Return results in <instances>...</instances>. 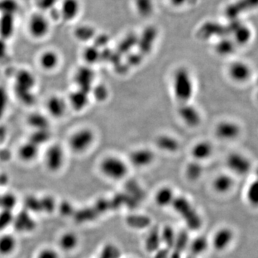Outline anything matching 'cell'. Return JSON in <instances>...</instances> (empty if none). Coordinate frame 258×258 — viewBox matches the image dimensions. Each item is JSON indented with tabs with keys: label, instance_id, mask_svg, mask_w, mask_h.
<instances>
[{
	"label": "cell",
	"instance_id": "obj_1",
	"mask_svg": "<svg viewBox=\"0 0 258 258\" xmlns=\"http://www.w3.org/2000/svg\"><path fill=\"white\" fill-rule=\"evenodd\" d=\"M172 92L180 104L190 102L195 92L192 74L185 68L176 69L172 76Z\"/></svg>",
	"mask_w": 258,
	"mask_h": 258
},
{
	"label": "cell",
	"instance_id": "obj_2",
	"mask_svg": "<svg viewBox=\"0 0 258 258\" xmlns=\"http://www.w3.org/2000/svg\"><path fill=\"white\" fill-rule=\"evenodd\" d=\"M128 161L116 155H108L102 158L98 168L104 178L113 182H119L126 178L129 172Z\"/></svg>",
	"mask_w": 258,
	"mask_h": 258
},
{
	"label": "cell",
	"instance_id": "obj_3",
	"mask_svg": "<svg viewBox=\"0 0 258 258\" xmlns=\"http://www.w3.org/2000/svg\"><path fill=\"white\" fill-rule=\"evenodd\" d=\"M96 140L95 132L90 127L76 130L68 138L69 148L76 154H84L92 148Z\"/></svg>",
	"mask_w": 258,
	"mask_h": 258
},
{
	"label": "cell",
	"instance_id": "obj_4",
	"mask_svg": "<svg viewBox=\"0 0 258 258\" xmlns=\"http://www.w3.org/2000/svg\"><path fill=\"white\" fill-rule=\"evenodd\" d=\"M236 240L234 230L229 226H222L214 232L210 240V246L216 252L223 253L230 249Z\"/></svg>",
	"mask_w": 258,
	"mask_h": 258
},
{
	"label": "cell",
	"instance_id": "obj_5",
	"mask_svg": "<svg viewBox=\"0 0 258 258\" xmlns=\"http://www.w3.org/2000/svg\"><path fill=\"white\" fill-rule=\"evenodd\" d=\"M28 30L30 36L36 40L47 37L50 30V20L44 13H34L28 20Z\"/></svg>",
	"mask_w": 258,
	"mask_h": 258
},
{
	"label": "cell",
	"instance_id": "obj_6",
	"mask_svg": "<svg viewBox=\"0 0 258 258\" xmlns=\"http://www.w3.org/2000/svg\"><path fill=\"white\" fill-rule=\"evenodd\" d=\"M214 133L218 140L222 142H232L240 136L242 127L236 120L224 119L216 124Z\"/></svg>",
	"mask_w": 258,
	"mask_h": 258
},
{
	"label": "cell",
	"instance_id": "obj_7",
	"mask_svg": "<svg viewBox=\"0 0 258 258\" xmlns=\"http://www.w3.org/2000/svg\"><path fill=\"white\" fill-rule=\"evenodd\" d=\"M226 165L229 173L236 176H246L252 170V162L246 155L233 152L226 158Z\"/></svg>",
	"mask_w": 258,
	"mask_h": 258
},
{
	"label": "cell",
	"instance_id": "obj_8",
	"mask_svg": "<svg viewBox=\"0 0 258 258\" xmlns=\"http://www.w3.org/2000/svg\"><path fill=\"white\" fill-rule=\"evenodd\" d=\"M66 153L62 146L54 144L46 150L44 154V164L48 171L59 172L64 166Z\"/></svg>",
	"mask_w": 258,
	"mask_h": 258
},
{
	"label": "cell",
	"instance_id": "obj_9",
	"mask_svg": "<svg viewBox=\"0 0 258 258\" xmlns=\"http://www.w3.org/2000/svg\"><path fill=\"white\" fill-rule=\"evenodd\" d=\"M226 72L230 79L238 84L248 82L252 76L250 64L243 60H234L230 62L226 69Z\"/></svg>",
	"mask_w": 258,
	"mask_h": 258
},
{
	"label": "cell",
	"instance_id": "obj_10",
	"mask_svg": "<svg viewBox=\"0 0 258 258\" xmlns=\"http://www.w3.org/2000/svg\"><path fill=\"white\" fill-rule=\"evenodd\" d=\"M178 116L188 128L199 126L202 120L201 112L190 102L180 104L178 108Z\"/></svg>",
	"mask_w": 258,
	"mask_h": 258
},
{
	"label": "cell",
	"instance_id": "obj_11",
	"mask_svg": "<svg viewBox=\"0 0 258 258\" xmlns=\"http://www.w3.org/2000/svg\"><path fill=\"white\" fill-rule=\"evenodd\" d=\"M154 152L146 147L136 148L129 154L128 162L129 165L138 168L150 166L155 161Z\"/></svg>",
	"mask_w": 258,
	"mask_h": 258
},
{
	"label": "cell",
	"instance_id": "obj_12",
	"mask_svg": "<svg viewBox=\"0 0 258 258\" xmlns=\"http://www.w3.org/2000/svg\"><path fill=\"white\" fill-rule=\"evenodd\" d=\"M236 186V180L231 174L222 173L216 175L212 182V188L219 195H226Z\"/></svg>",
	"mask_w": 258,
	"mask_h": 258
},
{
	"label": "cell",
	"instance_id": "obj_13",
	"mask_svg": "<svg viewBox=\"0 0 258 258\" xmlns=\"http://www.w3.org/2000/svg\"><path fill=\"white\" fill-rule=\"evenodd\" d=\"M68 104L64 98L59 96H51L46 102L48 113L54 118H61L64 116Z\"/></svg>",
	"mask_w": 258,
	"mask_h": 258
},
{
	"label": "cell",
	"instance_id": "obj_14",
	"mask_svg": "<svg viewBox=\"0 0 258 258\" xmlns=\"http://www.w3.org/2000/svg\"><path fill=\"white\" fill-rule=\"evenodd\" d=\"M213 152L214 146L212 144L209 140H202L193 145L190 150V154L194 161L202 162L212 156Z\"/></svg>",
	"mask_w": 258,
	"mask_h": 258
},
{
	"label": "cell",
	"instance_id": "obj_15",
	"mask_svg": "<svg viewBox=\"0 0 258 258\" xmlns=\"http://www.w3.org/2000/svg\"><path fill=\"white\" fill-rule=\"evenodd\" d=\"M60 19L66 22L76 20L80 12L79 0H62L58 8Z\"/></svg>",
	"mask_w": 258,
	"mask_h": 258
},
{
	"label": "cell",
	"instance_id": "obj_16",
	"mask_svg": "<svg viewBox=\"0 0 258 258\" xmlns=\"http://www.w3.org/2000/svg\"><path fill=\"white\" fill-rule=\"evenodd\" d=\"M94 78V72L89 67L80 68L74 75V81L78 88L88 92L92 90Z\"/></svg>",
	"mask_w": 258,
	"mask_h": 258
},
{
	"label": "cell",
	"instance_id": "obj_17",
	"mask_svg": "<svg viewBox=\"0 0 258 258\" xmlns=\"http://www.w3.org/2000/svg\"><path fill=\"white\" fill-rule=\"evenodd\" d=\"M26 206L32 211L50 212L54 209L56 202L51 196H46L40 200L30 196L26 200Z\"/></svg>",
	"mask_w": 258,
	"mask_h": 258
},
{
	"label": "cell",
	"instance_id": "obj_18",
	"mask_svg": "<svg viewBox=\"0 0 258 258\" xmlns=\"http://www.w3.org/2000/svg\"><path fill=\"white\" fill-rule=\"evenodd\" d=\"M60 61L59 54L54 50H47L40 56L38 64L43 70L47 72L54 71L58 67Z\"/></svg>",
	"mask_w": 258,
	"mask_h": 258
},
{
	"label": "cell",
	"instance_id": "obj_19",
	"mask_svg": "<svg viewBox=\"0 0 258 258\" xmlns=\"http://www.w3.org/2000/svg\"><path fill=\"white\" fill-rule=\"evenodd\" d=\"M155 144L158 150L167 153H174L180 150V147L178 138L166 134L158 136L155 140Z\"/></svg>",
	"mask_w": 258,
	"mask_h": 258
},
{
	"label": "cell",
	"instance_id": "obj_20",
	"mask_svg": "<svg viewBox=\"0 0 258 258\" xmlns=\"http://www.w3.org/2000/svg\"><path fill=\"white\" fill-rule=\"evenodd\" d=\"M88 92L78 88L69 95L68 104L76 112H81L87 106L89 102Z\"/></svg>",
	"mask_w": 258,
	"mask_h": 258
},
{
	"label": "cell",
	"instance_id": "obj_21",
	"mask_svg": "<svg viewBox=\"0 0 258 258\" xmlns=\"http://www.w3.org/2000/svg\"><path fill=\"white\" fill-rule=\"evenodd\" d=\"M39 154V146L30 140L24 142L20 146L18 154L21 161L31 162L34 161Z\"/></svg>",
	"mask_w": 258,
	"mask_h": 258
},
{
	"label": "cell",
	"instance_id": "obj_22",
	"mask_svg": "<svg viewBox=\"0 0 258 258\" xmlns=\"http://www.w3.org/2000/svg\"><path fill=\"white\" fill-rule=\"evenodd\" d=\"M175 193L170 186H162L156 192L154 201L160 208H167L173 204L175 200Z\"/></svg>",
	"mask_w": 258,
	"mask_h": 258
},
{
	"label": "cell",
	"instance_id": "obj_23",
	"mask_svg": "<svg viewBox=\"0 0 258 258\" xmlns=\"http://www.w3.org/2000/svg\"><path fill=\"white\" fill-rule=\"evenodd\" d=\"M14 31V16H2L0 18V38L6 40Z\"/></svg>",
	"mask_w": 258,
	"mask_h": 258
},
{
	"label": "cell",
	"instance_id": "obj_24",
	"mask_svg": "<svg viewBox=\"0 0 258 258\" xmlns=\"http://www.w3.org/2000/svg\"><path fill=\"white\" fill-rule=\"evenodd\" d=\"M185 176L190 181L194 182L201 178L203 174V166L202 162L192 161L188 162L184 168Z\"/></svg>",
	"mask_w": 258,
	"mask_h": 258
},
{
	"label": "cell",
	"instance_id": "obj_25",
	"mask_svg": "<svg viewBox=\"0 0 258 258\" xmlns=\"http://www.w3.org/2000/svg\"><path fill=\"white\" fill-rule=\"evenodd\" d=\"M244 198L250 206L253 208H258V178H254L248 185Z\"/></svg>",
	"mask_w": 258,
	"mask_h": 258
},
{
	"label": "cell",
	"instance_id": "obj_26",
	"mask_svg": "<svg viewBox=\"0 0 258 258\" xmlns=\"http://www.w3.org/2000/svg\"><path fill=\"white\" fill-rule=\"evenodd\" d=\"M252 39V30L248 26H241L238 28L236 34H234V42L236 44L246 46L251 42Z\"/></svg>",
	"mask_w": 258,
	"mask_h": 258
},
{
	"label": "cell",
	"instance_id": "obj_27",
	"mask_svg": "<svg viewBox=\"0 0 258 258\" xmlns=\"http://www.w3.org/2000/svg\"><path fill=\"white\" fill-rule=\"evenodd\" d=\"M28 123L30 126L36 130L48 128V122L46 116L40 114H32L28 116Z\"/></svg>",
	"mask_w": 258,
	"mask_h": 258
},
{
	"label": "cell",
	"instance_id": "obj_28",
	"mask_svg": "<svg viewBox=\"0 0 258 258\" xmlns=\"http://www.w3.org/2000/svg\"><path fill=\"white\" fill-rule=\"evenodd\" d=\"M16 230L29 231L34 229V222L26 212L18 215L14 222Z\"/></svg>",
	"mask_w": 258,
	"mask_h": 258
},
{
	"label": "cell",
	"instance_id": "obj_29",
	"mask_svg": "<svg viewBox=\"0 0 258 258\" xmlns=\"http://www.w3.org/2000/svg\"><path fill=\"white\" fill-rule=\"evenodd\" d=\"M19 10L18 0H0V13L2 16H16Z\"/></svg>",
	"mask_w": 258,
	"mask_h": 258
},
{
	"label": "cell",
	"instance_id": "obj_30",
	"mask_svg": "<svg viewBox=\"0 0 258 258\" xmlns=\"http://www.w3.org/2000/svg\"><path fill=\"white\" fill-rule=\"evenodd\" d=\"M16 82H18V86L20 88L21 90L28 89L30 90L34 84V78L32 74H30L28 71L23 70L18 75Z\"/></svg>",
	"mask_w": 258,
	"mask_h": 258
},
{
	"label": "cell",
	"instance_id": "obj_31",
	"mask_svg": "<svg viewBox=\"0 0 258 258\" xmlns=\"http://www.w3.org/2000/svg\"><path fill=\"white\" fill-rule=\"evenodd\" d=\"M16 241L12 236H4L0 238V253L3 254H10L14 250Z\"/></svg>",
	"mask_w": 258,
	"mask_h": 258
},
{
	"label": "cell",
	"instance_id": "obj_32",
	"mask_svg": "<svg viewBox=\"0 0 258 258\" xmlns=\"http://www.w3.org/2000/svg\"><path fill=\"white\" fill-rule=\"evenodd\" d=\"M78 244V238L76 234L68 232L64 234L60 240V244L62 249L70 250L76 248Z\"/></svg>",
	"mask_w": 258,
	"mask_h": 258
},
{
	"label": "cell",
	"instance_id": "obj_33",
	"mask_svg": "<svg viewBox=\"0 0 258 258\" xmlns=\"http://www.w3.org/2000/svg\"><path fill=\"white\" fill-rule=\"evenodd\" d=\"M50 138V132L48 129H42V130H34V133L31 136L30 142L36 144L38 146L42 144L44 142H47Z\"/></svg>",
	"mask_w": 258,
	"mask_h": 258
},
{
	"label": "cell",
	"instance_id": "obj_34",
	"mask_svg": "<svg viewBox=\"0 0 258 258\" xmlns=\"http://www.w3.org/2000/svg\"><path fill=\"white\" fill-rule=\"evenodd\" d=\"M232 43H236L234 41L224 40L222 42L220 43L216 46V51L218 54H222V56H228L234 52V49L236 46H232Z\"/></svg>",
	"mask_w": 258,
	"mask_h": 258
},
{
	"label": "cell",
	"instance_id": "obj_35",
	"mask_svg": "<svg viewBox=\"0 0 258 258\" xmlns=\"http://www.w3.org/2000/svg\"><path fill=\"white\" fill-rule=\"evenodd\" d=\"M59 0H37V6L41 12H49L58 4Z\"/></svg>",
	"mask_w": 258,
	"mask_h": 258
},
{
	"label": "cell",
	"instance_id": "obj_36",
	"mask_svg": "<svg viewBox=\"0 0 258 258\" xmlns=\"http://www.w3.org/2000/svg\"><path fill=\"white\" fill-rule=\"evenodd\" d=\"M82 58L85 60L86 64H92L98 59V52L92 47L86 48L82 52Z\"/></svg>",
	"mask_w": 258,
	"mask_h": 258
},
{
	"label": "cell",
	"instance_id": "obj_37",
	"mask_svg": "<svg viewBox=\"0 0 258 258\" xmlns=\"http://www.w3.org/2000/svg\"><path fill=\"white\" fill-rule=\"evenodd\" d=\"M16 203V199L12 194H4V196H0V206L4 208V210H12L14 208Z\"/></svg>",
	"mask_w": 258,
	"mask_h": 258
},
{
	"label": "cell",
	"instance_id": "obj_38",
	"mask_svg": "<svg viewBox=\"0 0 258 258\" xmlns=\"http://www.w3.org/2000/svg\"><path fill=\"white\" fill-rule=\"evenodd\" d=\"M90 92L94 94V98L99 102L105 100L108 97V95L106 87L104 86H98L94 88H92Z\"/></svg>",
	"mask_w": 258,
	"mask_h": 258
},
{
	"label": "cell",
	"instance_id": "obj_39",
	"mask_svg": "<svg viewBox=\"0 0 258 258\" xmlns=\"http://www.w3.org/2000/svg\"><path fill=\"white\" fill-rule=\"evenodd\" d=\"M92 30L87 27H80L76 30L75 36L80 41H86L92 37Z\"/></svg>",
	"mask_w": 258,
	"mask_h": 258
},
{
	"label": "cell",
	"instance_id": "obj_40",
	"mask_svg": "<svg viewBox=\"0 0 258 258\" xmlns=\"http://www.w3.org/2000/svg\"><path fill=\"white\" fill-rule=\"evenodd\" d=\"M12 220V215L10 210H4L0 214V229L6 228Z\"/></svg>",
	"mask_w": 258,
	"mask_h": 258
},
{
	"label": "cell",
	"instance_id": "obj_41",
	"mask_svg": "<svg viewBox=\"0 0 258 258\" xmlns=\"http://www.w3.org/2000/svg\"><path fill=\"white\" fill-rule=\"evenodd\" d=\"M192 249L194 253H198V254L200 252L202 253L204 250L206 249V241L203 239H201V240H199L195 241L194 242Z\"/></svg>",
	"mask_w": 258,
	"mask_h": 258
},
{
	"label": "cell",
	"instance_id": "obj_42",
	"mask_svg": "<svg viewBox=\"0 0 258 258\" xmlns=\"http://www.w3.org/2000/svg\"><path fill=\"white\" fill-rule=\"evenodd\" d=\"M60 211L64 215H72L74 214L75 210L74 209L70 203L64 202L60 206Z\"/></svg>",
	"mask_w": 258,
	"mask_h": 258
},
{
	"label": "cell",
	"instance_id": "obj_43",
	"mask_svg": "<svg viewBox=\"0 0 258 258\" xmlns=\"http://www.w3.org/2000/svg\"><path fill=\"white\" fill-rule=\"evenodd\" d=\"M38 258H59L58 254L51 250H44L39 254Z\"/></svg>",
	"mask_w": 258,
	"mask_h": 258
},
{
	"label": "cell",
	"instance_id": "obj_44",
	"mask_svg": "<svg viewBox=\"0 0 258 258\" xmlns=\"http://www.w3.org/2000/svg\"><path fill=\"white\" fill-rule=\"evenodd\" d=\"M6 52H8V47H6V40L0 38V60L6 57Z\"/></svg>",
	"mask_w": 258,
	"mask_h": 258
},
{
	"label": "cell",
	"instance_id": "obj_45",
	"mask_svg": "<svg viewBox=\"0 0 258 258\" xmlns=\"http://www.w3.org/2000/svg\"><path fill=\"white\" fill-rule=\"evenodd\" d=\"M258 178V168H257V170H256V178Z\"/></svg>",
	"mask_w": 258,
	"mask_h": 258
},
{
	"label": "cell",
	"instance_id": "obj_46",
	"mask_svg": "<svg viewBox=\"0 0 258 258\" xmlns=\"http://www.w3.org/2000/svg\"></svg>",
	"mask_w": 258,
	"mask_h": 258
},
{
	"label": "cell",
	"instance_id": "obj_47",
	"mask_svg": "<svg viewBox=\"0 0 258 258\" xmlns=\"http://www.w3.org/2000/svg\"></svg>",
	"mask_w": 258,
	"mask_h": 258
}]
</instances>
